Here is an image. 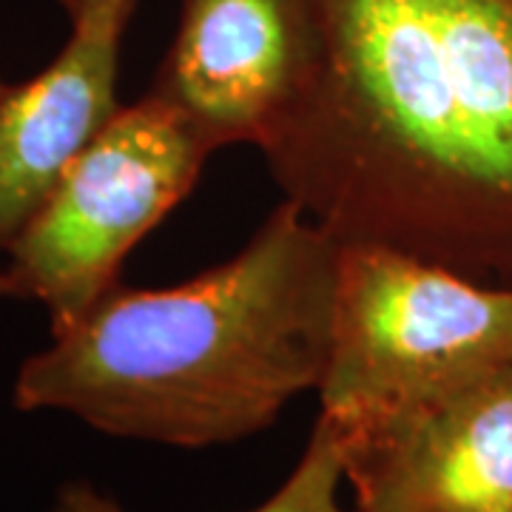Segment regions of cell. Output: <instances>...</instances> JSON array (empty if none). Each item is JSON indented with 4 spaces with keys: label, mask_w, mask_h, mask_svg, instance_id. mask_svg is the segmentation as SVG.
Segmentation results:
<instances>
[{
    "label": "cell",
    "mask_w": 512,
    "mask_h": 512,
    "mask_svg": "<svg viewBox=\"0 0 512 512\" xmlns=\"http://www.w3.org/2000/svg\"><path fill=\"white\" fill-rule=\"evenodd\" d=\"M319 57L262 154L339 245L512 285V0H313Z\"/></svg>",
    "instance_id": "obj_1"
},
{
    "label": "cell",
    "mask_w": 512,
    "mask_h": 512,
    "mask_svg": "<svg viewBox=\"0 0 512 512\" xmlns=\"http://www.w3.org/2000/svg\"><path fill=\"white\" fill-rule=\"evenodd\" d=\"M339 242L291 200L251 242L174 288H111L15 379L23 413L57 410L117 439L217 447L319 390Z\"/></svg>",
    "instance_id": "obj_2"
},
{
    "label": "cell",
    "mask_w": 512,
    "mask_h": 512,
    "mask_svg": "<svg viewBox=\"0 0 512 512\" xmlns=\"http://www.w3.org/2000/svg\"><path fill=\"white\" fill-rule=\"evenodd\" d=\"M512 362V285L379 245H339L319 416L353 430Z\"/></svg>",
    "instance_id": "obj_3"
},
{
    "label": "cell",
    "mask_w": 512,
    "mask_h": 512,
    "mask_svg": "<svg viewBox=\"0 0 512 512\" xmlns=\"http://www.w3.org/2000/svg\"><path fill=\"white\" fill-rule=\"evenodd\" d=\"M211 154L154 92L123 106L6 248L18 296L46 308L52 333L72 328L120 285L131 248L191 194Z\"/></svg>",
    "instance_id": "obj_4"
},
{
    "label": "cell",
    "mask_w": 512,
    "mask_h": 512,
    "mask_svg": "<svg viewBox=\"0 0 512 512\" xmlns=\"http://www.w3.org/2000/svg\"><path fill=\"white\" fill-rule=\"evenodd\" d=\"M333 433L353 512H512V362Z\"/></svg>",
    "instance_id": "obj_5"
},
{
    "label": "cell",
    "mask_w": 512,
    "mask_h": 512,
    "mask_svg": "<svg viewBox=\"0 0 512 512\" xmlns=\"http://www.w3.org/2000/svg\"><path fill=\"white\" fill-rule=\"evenodd\" d=\"M316 57L313 0H180V26L151 92L211 151L262 148L308 86Z\"/></svg>",
    "instance_id": "obj_6"
},
{
    "label": "cell",
    "mask_w": 512,
    "mask_h": 512,
    "mask_svg": "<svg viewBox=\"0 0 512 512\" xmlns=\"http://www.w3.org/2000/svg\"><path fill=\"white\" fill-rule=\"evenodd\" d=\"M137 0H89L60 55L0 100V251L123 109L120 49Z\"/></svg>",
    "instance_id": "obj_7"
},
{
    "label": "cell",
    "mask_w": 512,
    "mask_h": 512,
    "mask_svg": "<svg viewBox=\"0 0 512 512\" xmlns=\"http://www.w3.org/2000/svg\"><path fill=\"white\" fill-rule=\"evenodd\" d=\"M345 481L342 447L328 421L316 419L311 439L293 473L268 501L251 512H348L339 501ZM49 512H126L89 481H69L57 490Z\"/></svg>",
    "instance_id": "obj_8"
},
{
    "label": "cell",
    "mask_w": 512,
    "mask_h": 512,
    "mask_svg": "<svg viewBox=\"0 0 512 512\" xmlns=\"http://www.w3.org/2000/svg\"><path fill=\"white\" fill-rule=\"evenodd\" d=\"M0 296H18V285L9 276V271H0Z\"/></svg>",
    "instance_id": "obj_9"
},
{
    "label": "cell",
    "mask_w": 512,
    "mask_h": 512,
    "mask_svg": "<svg viewBox=\"0 0 512 512\" xmlns=\"http://www.w3.org/2000/svg\"><path fill=\"white\" fill-rule=\"evenodd\" d=\"M60 3H63V9H66V12H69V18H72V15H77L89 0H60Z\"/></svg>",
    "instance_id": "obj_10"
},
{
    "label": "cell",
    "mask_w": 512,
    "mask_h": 512,
    "mask_svg": "<svg viewBox=\"0 0 512 512\" xmlns=\"http://www.w3.org/2000/svg\"><path fill=\"white\" fill-rule=\"evenodd\" d=\"M9 92V83H3V77H0V100H3V94Z\"/></svg>",
    "instance_id": "obj_11"
}]
</instances>
